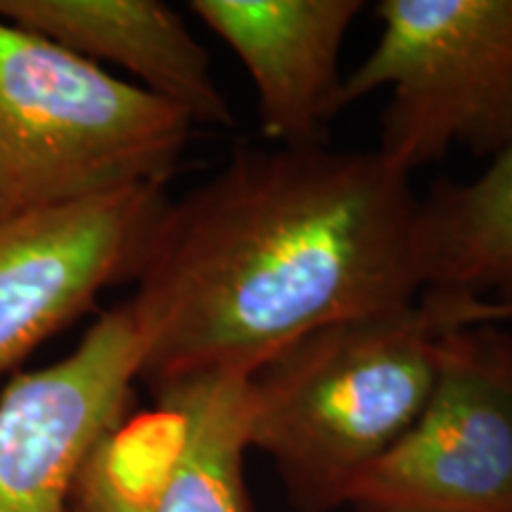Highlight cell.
Instances as JSON below:
<instances>
[{"mask_svg": "<svg viewBox=\"0 0 512 512\" xmlns=\"http://www.w3.org/2000/svg\"><path fill=\"white\" fill-rule=\"evenodd\" d=\"M420 197L377 152L240 150L169 200L128 299L147 387L249 375L325 325L420 302Z\"/></svg>", "mask_w": 512, "mask_h": 512, "instance_id": "obj_1", "label": "cell"}, {"mask_svg": "<svg viewBox=\"0 0 512 512\" xmlns=\"http://www.w3.org/2000/svg\"><path fill=\"white\" fill-rule=\"evenodd\" d=\"M439 335L415 304L313 330L247 375V444L299 510L344 505L413 425L437 380Z\"/></svg>", "mask_w": 512, "mask_h": 512, "instance_id": "obj_2", "label": "cell"}, {"mask_svg": "<svg viewBox=\"0 0 512 512\" xmlns=\"http://www.w3.org/2000/svg\"><path fill=\"white\" fill-rule=\"evenodd\" d=\"M192 131L138 83L0 19V221L133 185L166 188Z\"/></svg>", "mask_w": 512, "mask_h": 512, "instance_id": "obj_3", "label": "cell"}, {"mask_svg": "<svg viewBox=\"0 0 512 512\" xmlns=\"http://www.w3.org/2000/svg\"><path fill=\"white\" fill-rule=\"evenodd\" d=\"M375 17L337 112L389 91L375 152L408 176L453 147L496 157L512 140V0H380Z\"/></svg>", "mask_w": 512, "mask_h": 512, "instance_id": "obj_4", "label": "cell"}, {"mask_svg": "<svg viewBox=\"0 0 512 512\" xmlns=\"http://www.w3.org/2000/svg\"><path fill=\"white\" fill-rule=\"evenodd\" d=\"M361 512H512V337L439 335L437 380L411 427L358 475Z\"/></svg>", "mask_w": 512, "mask_h": 512, "instance_id": "obj_5", "label": "cell"}, {"mask_svg": "<svg viewBox=\"0 0 512 512\" xmlns=\"http://www.w3.org/2000/svg\"><path fill=\"white\" fill-rule=\"evenodd\" d=\"M247 375L200 373L152 384L155 408L95 448L74 512H249Z\"/></svg>", "mask_w": 512, "mask_h": 512, "instance_id": "obj_6", "label": "cell"}, {"mask_svg": "<svg viewBox=\"0 0 512 512\" xmlns=\"http://www.w3.org/2000/svg\"><path fill=\"white\" fill-rule=\"evenodd\" d=\"M169 197L164 185L0 221V375L136 280Z\"/></svg>", "mask_w": 512, "mask_h": 512, "instance_id": "obj_7", "label": "cell"}, {"mask_svg": "<svg viewBox=\"0 0 512 512\" xmlns=\"http://www.w3.org/2000/svg\"><path fill=\"white\" fill-rule=\"evenodd\" d=\"M140 339L126 304L69 356L22 373L0 396V512H74L81 470L126 418Z\"/></svg>", "mask_w": 512, "mask_h": 512, "instance_id": "obj_8", "label": "cell"}, {"mask_svg": "<svg viewBox=\"0 0 512 512\" xmlns=\"http://www.w3.org/2000/svg\"><path fill=\"white\" fill-rule=\"evenodd\" d=\"M361 0H192L256 88L261 131L278 147L323 145L337 117L339 53Z\"/></svg>", "mask_w": 512, "mask_h": 512, "instance_id": "obj_9", "label": "cell"}, {"mask_svg": "<svg viewBox=\"0 0 512 512\" xmlns=\"http://www.w3.org/2000/svg\"><path fill=\"white\" fill-rule=\"evenodd\" d=\"M0 19L100 64L181 110L195 126L230 128L235 114L211 60L176 10L157 0H0Z\"/></svg>", "mask_w": 512, "mask_h": 512, "instance_id": "obj_10", "label": "cell"}, {"mask_svg": "<svg viewBox=\"0 0 512 512\" xmlns=\"http://www.w3.org/2000/svg\"><path fill=\"white\" fill-rule=\"evenodd\" d=\"M418 254L422 297L512 299V140L477 178L420 200Z\"/></svg>", "mask_w": 512, "mask_h": 512, "instance_id": "obj_11", "label": "cell"}, {"mask_svg": "<svg viewBox=\"0 0 512 512\" xmlns=\"http://www.w3.org/2000/svg\"><path fill=\"white\" fill-rule=\"evenodd\" d=\"M420 309L439 332L458 328H503L512 325V299L420 297Z\"/></svg>", "mask_w": 512, "mask_h": 512, "instance_id": "obj_12", "label": "cell"}]
</instances>
